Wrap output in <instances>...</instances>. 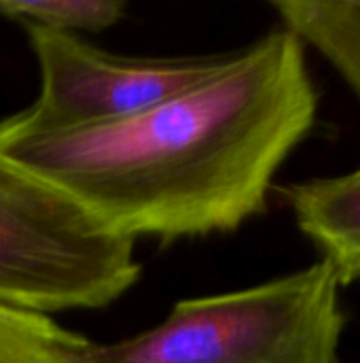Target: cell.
<instances>
[{
	"mask_svg": "<svg viewBox=\"0 0 360 363\" xmlns=\"http://www.w3.org/2000/svg\"><path fill=\"white\" fill-rule=\"evenodd\" d=\"M339 287L320 259L248 289L182 300L138 336L93 342L85 363H339Z\"/></svg>",
	"mask_w": 360,
	"mask_h": 363,
	"instance_id": "obj_2",
	"label": "cell"
},
{
	"mask_svg": "<svg viewBox=\"0 0 360 363\" xmlns=\"http://www.w3.org/2000/svg\"><path fill=\"white\" fill-rule=\"evenodd\" d=\"M91 347L49 315L0 304V363H85Z\"/></svg>",
	"mask_w": 360,
	"mask_h": 363,
	"instance_id": "obj_7",
	"label": "cell"
},
{
	"mask_svg": "<svg viewBox=\"0 0 360 363\" xmlns=\"http://www.w3.org/2000/svg\"><path fill=\"white\" fill-rule=\"evenodd\" d=\"M25 32L38 62L40 89L36 100L8 121L32 132L93 128L134 117L202 85L229 57H127L102 51L81 36Z\"/></svg>",
	"mask_w": 360,
	"mask_h": 363,
	"instance_id": "obj_4",
	"label": "cell"
},
{
	"mask_svg": "<svg viewBox=\"0 0 360 363\" xmlns=\"http://www.w3.org/2000/svg\"><path fill=\"white\" fill-rule=\"evenodd\" d=\"M123 0H0V17L25 30H47L79 36L102 32L125 17Z\"/></svg>",
	"mask_w": 360,
	"mask_h": 363,
	"instance_id": "obj_8",
	"label": "cell"
},
{
	"mask_svg": "<svg viewBox=\"0 0 360 363\" xmlns=\"http://www.w3.org/2000/svg\"><path fill=\"white\" fill-rule=\"evenodd\" d=\"M316 111L303 43L280 28L202 85L115 123L32 132L4 117L0 164L119 238H204L265 211Z\"/></svg>",
	"mask_w": 360,
	"mask_h": 363,
	"instance_id": "obj_1",
	"label": "cell"
},
{
	"mask_svg": "<svg viewBox=\"0 0 360 363\" xmlns=\"http://www.w3.org/2000/svg\"><path fill=\"white\" fill-rule=\"evenodd\" d=\"M134 247L0 164V304L49 317L104 308L140 279Z\"/></svg>",
	"mask_w": 360,
	"mask_h": 363,
	"instance_id": "obj_3",
	"label": "cell"
},
{
	"mask_svg": "<svg viewBox=\"0 0 360 363\" xmlns=\"http://www.w3.org/2000/svg\"><path fill=\"white\" fill-rule=\"evenodd\" d=\"M299 230L320 249L342 287L360 281V168L284 187Z\"/></svg>",
	"mask_w": 360,
	"mask_h": 363,
	"instance_id": "obj_5",
	"label": "cell"
},
{
	"mask_svg": "<svg viewBox=\"0 0 360 363\" xmlns=\"http://www.w3.org/2000/svg\"><path fill=\"white\" fill-rule=\"evenodd\" d=\"M272 6L284 28L316 47L360 98V2L274 0Z\"/></svg>",
	"mask_w": 360,
	"mask_h": 363,
	"instance_id": "obj_6",
	"label": "cell"
}]
</instances>
